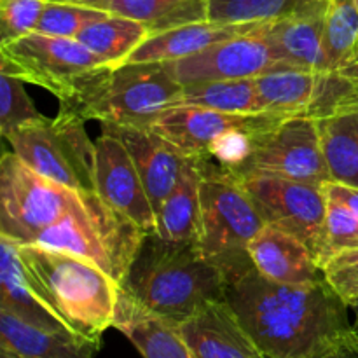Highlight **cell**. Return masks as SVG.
I'll return each mask as SVG.
<instances>
[{
  "label": "cell",
  "mask_w": 358,
  "mask_h": 358,
  "mask_svg": "<svg viewBox=\"0 0 358 358\" xmlns=\"http://www.w3.org/2000/svg\"><path fill=\"white\" fill-rule=\"evenodd\" d=\"M350 310H352L353 313H355V320H358V301H357V303H353L352 306H350Z\"/></svg>",
  "instance_id": "40"
},
{
  "label": "cell",
  "mask_w": 358,
  "mask_h": 358,
  "mask_svg": "<svg viewBox=\"0 0 358 358\" xmlns=\"http://www.w3.org/2000/svg\"><path fill=\"white\" fill-rule=\"evenodd\" d=\"M44 117L24 90L20 77L0 73V133L3 138L21 126Z\"/></svg>",
  "instance_id": "31"
},
{
  "label": "cell",
  "mask_w": 358,
  "mask_h": 358,
  "mask_svg": "<svg viewBox=\"0 0 358 358\" xmlns=\"http://www.w3.org/2000/svg\"><path fill=\"white\" fill-rule=\"evenodd\" d=\"M264 23H217L198 21L149 35L126 63H170L201 52L210 45L250 34Z\"/></svg>",
  "instance_id": "21"
},
{
  "label": "cell",
  "mask_w": 358,
  "mask_h": 358,
  "mask_svg": "<svg viewBox=\"0 0 358 358\" xmlns=\"http://www.w3.org/2000/svg\"><path fill=\"white\" fill-rule=\"evenodd\" d=\"M177 327L198 358H268L226 299L208 303Z\"/></svg>",
  "instance_id": "17"
},
{
  "label": "cell",
  "mask_w": 358,
  "mask_h": 358,
  "mask_svg": "<svg viewBox=\"0 0 358 358\" xmlns=\"http://www.w3.org/2000/svg\"><path fill=\"white\" fill-rule=\"evenodd\" d=\"M266 112L324 119L358 107V69L303 70L278 65L255 79Z\"/></svg>",
  "instance_id": "10"
},
{
  "label": "cell",
  "mask_w": 358,
  "mask_h": 358,
  "mask_svg": "<svg viewBox=\"0 0 358 358\" xmlns=\"http://www.w3.org/2000/svg\"><path fill=\"white\" fill-rule=\"evenodd\" d=\"M353 248H358V217L341 203L327 199L320 266L331 255Z\"/></svg>",
  "instance_id": "33"
},
{
  "label": "cell",
  "mask_w": 358,
  "mask_h": 358,
  "mask_svg": "<svg viewBox=\"0 0 358 358\" xmlns=\"http://www.w3.org/2000/svg\"><path fill=\"white\" fill-rule=\"evenodd\" d=\"M317 121L331 180L355 184L358 177V107Z\"/></svg>",
  "instance_id": "26"
},
{
  "label": "cell",
  "mask_w": 358,
  "mask_h": 358,
  "mask_svg": "<svg viewBox=\"0 0 358 358\" xmlns=\"http://www.w3.org/2000/svg\"><path fill=\"white\" fill-rule=\"evenodd\" d=\"M353 329H355V332H357V336H358V320L353 322Z\"/></svg>",
  "instance_id": "41"
},
{
  "label": "cell",
  "mask_w": 358,
  "mask_h": 358,
  "mask_svg": "<svg viewBox=\"0 0 358 358\" xmlns=\"http://www.w3.org/2000/svg\"><path fill=\"white\" fill-rule=\"evenodd\" d=\"M310 358H358V336L355 332L350 341L343 343V345L336 346L334 350H329V352L320 353V355H315Z\"/></svg>",
  "instance_id": "37"
},
{
  "label": "cell",
  "mask_w": 358,
  "mask_h": 358,
  "mask_svg": "<svg viewBox=\"0 0 358 358\" xmlns=\"http://www.w3.org/2000/svg\"><path fill=\"white\" fill-rule=\"evenodd\" d=\"M114 329L121 331L143 358H198L171 322L143 310L119 290Z\"/></svg>",
  "instance_id": "22"
},
{
  "label": "cell",
  "mask_w": 358,
  "mask_h": 358,
  "mask_svg": "<svg viewBox=\"0 0 358 358\" xmlns=\"http://www.w3.org/2000/svg\"><path fill=\"white\" fill-rule=\"evenodd\" d=\"M84 119L59 107L55 117H41L10 133L13 152L31 170L59 185L96 192V143L87 136Z\"/></svg>",
  "instance_id": "8"
},
{
  "label": "cell",
  "mask_w": 358,
  "mask_h": 358,
  "mask_svg": "<svg viewBox=\"0 0 358 358\" xmlns=\"http://www.w3.org/2000/svg\"><path fill=\"white\" fill-rule=\"evenodd\" d=\"M45 0H0V44L37 30Z\"/></svg>",
  "instance_id": "34"
},
{
  "label": "cell",
  "mask_w": 358,
  "mask_h": 358,
  "mask_svg": "<svg viewBox=\"0 0 358 358\" xmlns=\"http://www.w3.org/2000/svg\"><path fill=\"white\" fill-rule=\"evenodd\" d=\"M147 24L129 17L110 14L87 24L77 41L91 52L100 56L107 65L117 66L128 62L129 56L149 38Z\"/></svg>",
  "instance_id": "25"
},
{
  "label": "cell",
  "mask_w": 358,
  "mask_h": 358,
  "mask_svg": "<svg viewBox=\"0 0 358 358\" xmlns=\"http://www.w3.org/2000/svg\"><path fill=\"white\" fill-rule=\"evenodd\" d=\"M107 63L77 38L31 34L0 44V73L20 77L62 98L80 77ZM110 66V65H108Z\"/></svg>",
  "instance_id": "11"
},
{
  "label": "cell",
  "mask_w": 358,
  "mask_h": 358,
  "mask_svg": "<svg viewBox=\"0 0 358 358\" xmlns=\"http://www.w3.org/2000/svg\"><path fill=\"white\" fill-rule=\"evenodd\" d=\"M266 224L299 238L320 262L327 217V196L322 185L266 173L238 177Z\"/></svg>",
  "instance_id": "13"
},
{
  "label": "cell",
  "mask_w": 358,
  "mask_h": 358,
  "mask_svg": "<svg viewBox=\"0 0 358 358\" xmlns=\"http://www.w3.org/2000/svg\"><path fill=\"white\" fill-rule=\"evenodd\" d=\"M329 285L348 306L358 301V248L339 252L322 262Z\"/></svg>",
  "instance_id": "35"
},
{
  "label": "cell",
  "mask_w": 358,
  "mask_h": 358,
  "mask_svg": "<svg viewBox=\"0 0 358 358\" xmlns=\"http://www.w3.org/2000/svg\"><path fill=\"white\" fill-rule=\"evenodd\" d=\"M0 358H21V357L13 355V353H7V352H2V350H0Z\"/></svg>",
  "instance_id": "39"
},
{
  "label": "cell",
  "mask_w": 358,
  "mask_h": 358,
  "mask_svg": "<svg viewBox=\"0 0 358 358\" xmlns=\"http://www.w3.org/2000/svg\"><path fill=\"white\" fill-rule=\"evenodd\" d=\"M20 245V241L0 234V310L41 331L76 334L35 290L24 271Z\"/></svg>",
  "instance_id": "20"
},
{
  "label": "cell",
  "mask_w": 358,
  "mask_h": 358,
  "mask_svg": "<svg viewBox=\"0 0 358 358\" xmlns=\"http://www.w3.org/2000/svg\"><path fill=\"white\" fill-rule=\"evenodd\" d=\"M303 0H206V14L217 23H268L285 16Z\"/></svg>",
  "instance_id": "30"
},
{
  "label": "cell",
  "mask_w": 358,
  "mask_h": 358,
  "mask_svg": "<svg viewBox=\"0 0 358 358\" xmlns=\"http://www.w3.org/2000/svg\"><path fill=\"white\" fill-rule=\"evenodd\" d=\"M45 2H58V3H76V6L94 7V9L105 10L108 0H45Z\"/></svg>",
  "instance_id": "38"
},
{
  "label": "cell",
  "mask_w": 358,
  "mask_h": 358,
  "mask_svg": "<svg viewBox=\"0 0 358 358\" xmlns=\"http://www.w3.org/2000/svg\"><path fill=\"white\" fill-rule=\"evenodd\" d=\"M254 269L264 278L289 285L324 280L320 262L294 234L266 224L248 247Z\"/></svg>",
  "instance_id": "19"
},
{
  "label": "cell",
  "mask_w": 358,
  "mask_h": 358,
  "mask_svg": "<svg viewBox=\"0 0 358 358\" xmlns=\"http://www.w3.org/2000/svg\"><path fill=\"white\" fill-rule=\"evenodd\" d=\"M353 185H358V177H357V180H355V184H353Z\"/></svg>",
  "instance_id": "42"
},
{
  "label": "cell",
  "mask_w": 358,
  "mask_h": 358,
  "mask_svg": "<svg viewBox=\"0 0 358 358\" xmlns=\"http://www.w3.org/2000/svg\"><path fill=\"white\" fill-rule=\"evenodd\" d=\"M145 234L96 192L86 191L76 208L42 231L35 243L87 259L122 287Z\"/></svg>",
  "instance_id": "7"
},
{
  "label": "cell",
  "mask_w": 358,
  "mask_h": 358,
  "mask_svg": "<svg viewBox=\"0 0 358 358\" xmlns=\"http://www.w3.org/2000/svg\"><path fill=\"white\" fill-rule=\"evenodd\" d=\"M222 273L196 241H168L147 233L121 290L149 313L180 325L213 301L226 299Z\"/></svg>",
  "instance_id": "2"
},
{
  "label": "cell",
  "mask_w": 358,
  "mask_h": 358,
  "mask_svg": "<svg viewBox=\"0 0 358 358\" xmlns=\"http://www.w3.org/2000/svg\"><path fill=\"white\" fill-rule=\"evenodd\" d=\"M205 161L189 159L177 182L156 213V233L168 241H196L201 210V180Z\"/></svg>",
  "instance_id": "24"
},
{
  "label": "cell",
  "mask_w": 358,
  "mask_h": 358,
  "mask_svg": "<svg viewBox=\"0 0 358 358\" xmlns=\"http://www.w3.org/2000/svg\"><path fill=\"white\" fill-rule=\"evenodd\" d=\"M24 271L42 299L80 338L100 343L114 327L119 283L94 262L37 243L20 245Z\"/></svg>",
  "instance_id": "4"
},
{
  "label": "cell",
  "mask_w": 358,
  "mask_h": 358,
  "mask_svg": "<svg viewBox=\"0 0 358 358\" xmlns=\"http://www.w3.org/2000/svg\"><path fill=\"white\" fill-rule=\"evenodd\" d=\"M268 23L261 24L250 34L210 45L205 51L184 59L170 62L175 77L184 86L205 80L257 79L262 73L282 65L266 37Z\"/></svg>",
  "instance_id": "14"
},
{
  "label": "cell",
  "mask_w": 358,
  "mask_h": 358,
  "mask_svg": "<svg viewBox=\"0 0 358 358\" xmlns=\"http://www.w3.org/2000/svg\"><path fill=\"white\" fill-rule=\"evenodd\" d=\"M282 114L236 115L194 105L168 108L150 129L163 136L189 159L208 161L238 175L254 150L255 140Z\"/></svg>",
  "instance_id": "6"
},
{
  "label": "cell",
  "mask_w": 358,
  "mask_h": 358,
  "mask_svg": "<svg viewBox=\"0 0 358 358\" xmlns=\"http://www.w3.org/2000/svg\"><path fill=\"white\" fill-rule=\"evenodd\" d=\"M96 194L131 219L143 233H156V212L128 147L110 129L101 128L96 142Z\"/></svg>",
  "instance_id": "15"
},
{
  "label": "cell",
  "mask_w": 358,
  "mask_h": 358,
  "mask_svg": "<svg viewBox=\"0 0 358 358\" xmlns=\"http://www.w3.org/2000/svg\"><path fill=\"white\" fill-rule=\"evenodd\" d=\"M329 0H303L294 10L266 24V37L282 65L327 70L324 48Z\"/></svg>",
  "instance_id": "16"
},
{
  "label": "cell",
  "mask_w": 358,
  "mask_h": 358,
  "mask_svg": "<svg viewBox=\"0 0 358 358\" xmlns=\"http://www.w3.org/2000/svg\"><path fill=\"white\" fill-rule=\"evenodd\" d=\"M101 128L110 129L128 147L145 185L147 196L154 206V212L157 213L171 189L180 180L189 157L178 152L168 140L150 128L117 124H101Z\"/></svg>",
  "instance_id": "18"
},
{
  "label": "cell",
  "mask_w": 358,
  "mask_h": 358,
  "mask_svg": "<svg viewBox=\"0 0 358 358\" xmlns=\"http://www.w3.org/2000/svg\"><path fill=\"white\" fill-rule=\"evenodd\" d=\"M105 10L147 24L150 35L208 20L206 0H108Z\"/></svg>",
  "instance_id": "28"
},
{
  "label": "cell",
  "mask_w": 358,
  "mask_h": 358,
  "mask_svg": "<svg viewBox=\"0 0 358 358\" xmlns=\"http://www.w3.org/2000/svg\"><path fill=\"white\" fill-rule=\"evenodd\" d=\"M264 226L240 178L205 161L196 243L227 285L254 269L248 247Z\"/></svg>",
  "instance_id": "5"
},
{
  "label": "cell",
  "mask_w": 358,
  "mask_h": 358,
  "mask_svg": "<svg viewBox=\"0 0 358 358\" xmlns=\"http://www.w3.org/2000/svg\"><path fill=\"white\" fill-rule=\"evenodd\" d=\"M80 191L59 185L31 170L14 152L0 161V234L35 243L38 234L72 212Z\"/></svg>",
  "instance_id": "9"
},
{
  "label": "cell",
  "mask_w": 358,
  "mask_h": 358,
  "mask_svg": "<svg viewBox=\"0 0 358 358\" xmlns=\"http://www.w3.org/2000/svg\"><path fill=\"white\" fill-rule=\"evenodd\" d=\"M180 105H194L236 115L266 114L255 79L205 80L185 84Z\"/></svg>",
  "instance_id": "27"
},
{
  "label": "cell",
  "mask_w": 358,
  "mask_h": 358,
  "mask_svg": "<svg viewBox=\"0 0 358 358\" xmlns=\"http://www.w3.org/2000/svg\"><path fill=\"white\" fill-rule=\"evenodd\" d=\"M107 10L94 7L76 6V3L45 2L44 13L37 24L38 34L52 35V37L77 38V35L93 21L107 16Z\"/></svg>",
  "instance_id": "32"
},
{
  "label": "cell",
  "mask_w": 358,
  "mask_h": 358,
  "mask_svg": "<svg viewBox=\"0 0 358 358\" xmlns=\"http://www.w3.org/2000/svg\"><path fill=\"white\" fill-rule=\"evenodd\" d=\"M0 350L21 358H93L100 343L69 332H48L0 310Z\"/></svg>",
  "instance_id": "23"
},
{
  "label": "cell",
  "mask_w": 358,
  "mask_h": 358,
  "mask_svg": "<svg viewBox=\"0 0 358 358\" xmlns=\"http://www.w3.org/2000/svg\"><path fill=\"white\" fill-rule=\"evenodd\" d=\"M248 173L275 175L315 185L331 180L317 119L290 115L264 129L236 177Z\"/></svg>",
  "instance_id": "12"
},
{
  "label": "cell",
  "mask_w": 358,
  "mask_h": 358,
  "mask_svg": "<svg viewBox=\"0 0 358 358\" xmlns=\"http://www.w3.org/2000/svg\"><path fill=\"white\" fill-rule=\"evenodd\" d=\"M355 6H357V9H358V0H355Z\"/></svg>",
  "instance_id": "43"
},
{
  "label": "cell",
  "mask_w": 358,
  "mask_h": 358,
  "mask_svg": "<svg viewBox=\"0 0 358 358\" xmlns=\"http://www.w3.org/2000/svg\"><path fill=\"white\" fill-rule=\"evenodd\" d=\"M184 84L170 63L98 66L80 77L59 107L101 124L150 128L168 108L180 105Z\"/></svg>",
  "instance_id": "3"
},
{
  "label": "cell",
  "mask_w": 358,
  "mask_h": 358,
  "mask_svg": "<svg viewBox=\"0 0 358 358\" xmlns=\"http://www.w3.org/2000/svg\"><path fill=\"white\" fill-rule=\"evenodd\" d=\"M226 301L268 358H310L355 336L350 306L325 278L289 285L252 269L227 285Z\"/></svg>",
  "instance_id": "1"
},
{
  "label": "cell",
  "mask_w": 358,
  "mask_h": 358,
  "mask_svg": "<svg viewBox=\"0 0 358 358\" xmlns=\"http://www.w3.org/2000/svg\"><path fill=\"white\" fill-rule=\"evenodd\" d=\"M324 48L329 70L358 69V9L355 0H329Z\"/></svg>",
  "instance_id": "29"
},
{
  "label": "cell",
  "mask_w": 358,
  "mask_h": 358,
  "mask_svg": "<svg viewBox=\"0 0 358 358\" xmlns=\"http://www.w3.org/2000/svg\"><path fill=\"white\" fill-rule=\"evenodd\" d=\"M322 189H324L327 199L341 203L358 217V185L329 180L322 185Z\"/></svg>",
  "instance_id": "36"
}]
</instances>
